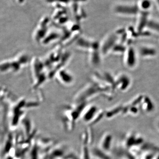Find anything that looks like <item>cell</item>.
Wrapping results in <instances>:
<instances>
[{
	"instance_id": "obj_3",
	"label": "cell",
	"mask_w": 159,
	"mask_h": 159,
	"mask_svg": "<svg viewBox=\"0 0 159 159\" xmlns=\"http://www.w3.org/2000/svg\"><path fill=\"white\" fill-rule=\"evenodd\" d=\"M111 142V137L110 136H107L106 137L105 139L102 143V147L105 150H107L109 148Z\"/></svg>"
},
{
	"instance_id": "obj_1",
	"label": "cell",
	"mask_w": 159,
	"mask_h": 159,
	"mask_svg": "<svg viewBox=\"0 0 159 159\" xmlns=\"http://www.w3.org/2000/svg\"><path fill=\"white\" fill-rule=\"evenodd\" d=\"M151 5V4L149 0H140L138 7L142 8L143 10H146L150 8Z\"/></svg>"
},
{
	"instance_id": "obj_2",
	"label": "cell",
	"mask_w": 159,
	"mask_h": 159,
	"mask_svg": "<svg viewBox=\"0 0 159 159\" xmlns=\"http://www.w3.org/2000/svg\"><path fill=\"white\" fill-rule=\"evenodd\" d=\"M92 152H93V155L94 157H97L102 159H108V158L106 157L105 155L102 153V152L100 151L99 150L94 149L93 150V151H92Z\"/></svg>"
}]
</instances>
